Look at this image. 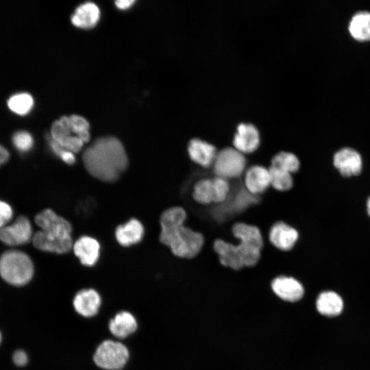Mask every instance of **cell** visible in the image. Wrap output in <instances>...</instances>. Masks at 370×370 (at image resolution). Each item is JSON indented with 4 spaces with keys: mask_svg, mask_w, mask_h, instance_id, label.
I'll use <instances>...</instances> for the list:
<instances>
[{
    "mask_svg": "<svg viewBox=\"0 0 370 370\" xmlns=\"http://www.w3.org/2000/svg\"><path fill=\"white\" fill-rule=\"evenodd\" d=\"M50 137L65 149L73 153L82 149L84 143L72 132L69 116H64L51 125Z\"/></svg>",
    "mask_w": 370,
    "mask_h": 370,
    "instance_id": "ba28073f",
    "label": "cell"
},
{
    "mask_svg": "<svg viewBox=\"0 0 370 370\" xmlns=\"http://www.w3.org/2000/svg\"><path fill=\"white\" fill-rule=\"evenodd\" d=\"M10 153L8 151L0 145V166L3 164L9 159Z\"/></svg>",
    "mask_w": 370,
    "mask_h": 370,
    "instance_id": "836d02e7",
    "label": "cell"
},
{
    "mask_svg": "<svg viewBox=\"0 0 370 370\" xmlns=\"http://www.w3.org/2000/svg\"><path fill=\"white\" fill-rule=\"evenodd\" d=\"M75 255L81 263L87 267H92L97 262L100 255V245L94 238L82 236L73 245Z\"/></svg>",
    "mask_w": 370,
    "mask_h": 370,
    "instance_id": "2e32d148",
    "label": "cell"
},
{
    "mask_svg": "<svg viewBox=\"0 0 370 370\" xmlns=\"http://www.w3.org/2000/svg\"><path fill=\"white\" fill-rule=\"evenodd\" d=\"M34 99L27 92H19L12 95L8 99V107L13 113L25 116L27 114L34 106Z\"/></svg>",
    "mask_w": 370,
    "mask_h": 370,
    "instance_id": "cb8c5ba5",
    "label": "cell"
},
{
    "mask_svg": "<svg viewBox=\"0 0 370 370\" xmlns=\"http://www.w3.org/2000/svg\"><path fill=\"white\" fill-rule=\"evenodd\" d=\"M348 29L350 35L360 42L370 40V12L361 11L351 18Z\"/></svg>",
    "mask_w": 370,
    "mask_h": 370,
    "instance_id": "44dd1931",
    "label": "cell"
},
{
    "mask_svg": "<svg viewBox=\"0 0 370 370\" xmlns=\"http://www.w3.org/2000/svg\"><path fill=\"white\" fill-rule=\"evenodd\" d=\"M48 142L49 147L53 153L60 158L63 162L67 164H73L75 163V153L63 148L58 143L54 141L50 136L48 138Z\"/></svg>",
    "mask_w": 370,
    "mask_h": 370,
    "instance_id": "f546056e",
    "label": "cell"
},
{
    "mask_svg": "<svg viewBox=\"0 0 370 370\" xmlns=\"http://www.w3.org/2000/svg\"><path fill=\"white\" fill-rule=\"evenodd\" d=\"M34 264L30 257L18 250H8L0 256V275L14 286L27 284L34 275Z\"/></svg>",
    "mask_w": 370,
    "mask_h": 370,
    "instance_id": "277c9868",
    "label": "cell"
},
{
    "mask_svg": "<svg viewBox=\"0 0 370 370\" xmlns=\"http://www.w3.org/2000/svg\"><path fill=\"white\" fill-rule=\"evenodd\" d=\"M367 212L369 215L370 216V197L369 198L367 201Z\"/></svg>",
    "mask_w": 370,
    "mask_h": 370,
    "instance_id": "e575fe53",
    "label": "cell"
},
{
    "mask_svg": "<svg viewBox=\"0 0 370 370\" xmlns=\"http://www.w3.org/2000/svg\"><path fill=\"white\" fill-rule=\"evenodd\" d=\"M32 237V226L25 216H19L12 223L0 229V241L8 245H23Z\"/></svg>",
    "mask_w": 370,
    "mask_h": 370,
    "instance_id": "52a82bcc",
    "label": "cell"
},
{
    "mask_svg": "<svg viewBox=\"0 0 370 370\" xmlns=\"http://www.w3.org/2000/svg\"><path fill=\"white\" fill-rule=\"evenodd\" d=\"M145 233L140 221L132 218L125 223L119 225L115 230L117 242L123 247H129L139 243Z\"/></svg>",
    "mask_w": 370,
    "mask_h": 370,
    "instance_id": "ac0fdd59",
    "label": "cell"
},
{
    "mask_svg": "<svg viewBox=\"0 0 370 370\" xmlns=\"http://www.w3.org/2000/svg\"><path fill=\"white\" fill-rule=\"evenodd\" d=\"M270 166L293 173L299 170L300 162L294 153L281 151L271 158Z\"/></svg>",
    "mask_w": 370,
    "mask_h": 370,
    "instance_id": "484cf974",
    "label": "cell"
},
{
    "mask_svg": "<svg viewBox=\"0 0 370 370\" xmlns=\"http://www.w3.org/2000/svg\"><path fill=\"white\" fill-rule=\"evenodd\" d=\"M334 165L343 176L356 175L360 173L362 169V158L358 151L345 147L334 154Z\"/></svg>",
    "mask_w": 370,
    "mask_h": 370,
    "instance_id": "4fadbf2b",
    "label": "cell"
},
{
    "mask_svg": "<svg viewBox=\"0 0 370 370\" xmlns=\"http://www.w3.org/2000/svg\"><path fill=\"white\" fill-rule=\"evenodd\" d=\"M192 197L200 205L207 206L213 203L212 179L204 177L197 181L193 187Z\"/></svg>",
    "mask_w": 370,
    "mask_h": 370,
    "instance_id": "603a6c76",
    "label": "cell"
},
{
    "mask_svg": "<svg viewBox=\"0 0 370 370\" xmlns=\"http://www.w3.org/2000/svg\"><path fill=\"white\" fill-rule=\"evenodd\" d=\"M244 184L246 190L252 195L264 193L271 185L269 169L258 164L251 166L245 173Z\"/></svg>",
    "mask_w": 370,
    "mask_h": 370,
    "instance_id": "5bb4252c",
    "label": "cell"
},
{
    "mask_svg": "<svg viewBox=\"0 0 370 370\" xmlns=\"http://www.w3.org/2000/svg\"><path fill=\"white\" fill-rule=\"evenodd\" d=\"M70 127L75 136L80 138L84 143L90 140L89 123L82 116L73 114L69 116Z\"/></svg>",
    "mask_w": 370,
    "mask_h": 370,
    "instance_id": "4316f807",
    "label": "cell"
},
{
    "mask_svg": "<svg viewBox=\"0 0 370 370\" xmlns=\"http://www.w3.org/2000/svg\"><path fill=\"white\" fill-rule=\"evenodd\" d=\"M160 227L159 240L175 256L193 259L201 252L206 241L201 232L185 224L160 225Z\"/></svg>",
    "mask_w": 370,
    "mask_h": 370,
    "instance_id": "3957f363",
    "label": "cell"
},
{
    "mask_svg": "<svg viewBox=\"0 0 370 370\" xmlns=\"http://www.w3.org/2000/svg\"><path fill=\"white\" fill-rule=\"evenodd\" d=\"M212 179L214 192L213 203L221 204L228 199L231 186L226 179L216 176Z\"/></svg>",
    "mask_w": 370,
    "mask_h": 370,
    "instance_id": "83f0119b",
    "label": "cell"
},
{
    "mask_svg": "<svg viewBox=\"0 0 370 370\" xmlns=\"http://www.w3.org/2000/svg\"><path fill=\"white\" fill-rule=\"evenodd\" d=\"M187 150L190 160L204 168L213 164L218 152L214 145L198 138L189 141Z\"/></svg>",
    "mask_w": 370,
    "mask_h": 370,
    "instance_id": "7c38bea8",
    "label": "cell"
},
{
    "mask_svg": "<svg viewBox=\"0 0 370 370\" xmlns=\"http://www.w3.org/2000/svg\"><path fill=\"white\" fill-rule=\"evenodd\" d=\"M86 171L103 182L116 181L128 166V158L122 143L114 136L96 139L83 152Z\"/></svg>",
    "mask_w": 370,
    "mask_h": 370,
    "instance_id": "6da1fadb",
    "label": "cell"
},
{
    "mask_svg": "<svg viewBox=\"0 0 370 370\" xmlns=\"http://www.w3.org/2000/svg\"><path fill=\"white\" fill-rule=\"evenodd\" d=\"M299 238L296 229L284 221H276L268 232V239L273 247L280 251H288L295 246Z\"/></svg>",
    "mask_w": 370,
    "mask_h": 370,
    "instance_id": "9c48e42d",
    "label": "cell"
},
{
    "mask_svg": "<svg viewBox=\"0 0 370 370\" xmlns=\"http://www.w3.org/2000/svg\"><path fill=\"white\" fill-rule=\"evenodd\" d=\"M12 359L14 363L18 367L25 366L28 362V357L26 352L21 349L14 352Z\"/></svg>",
    "mask_w": 370,
    "mask_h": 370,
    "instance_id": "1f68e13d",
    "label": "cell"
},
{
    "mask_svg": "<svg viewBox=\"0 0 370 370\" xmlns=\"http://www.w3.org/2000/svg\"><path fill=\"white\" fill-rule=\"evenodd\" d=\"M134 3V0H117L115 1L116 7L121 10L130 8Z\"/></svg>",
    "mask_w": 370,
    "mask_h": 370,
    "instance_id": "d6a6232c",
    "label": "cell"
},
{
    "mask_svg": "<svg viewBox=\"0 0 370 370\" xmlns=\"http://www.w3.org/2000/svg\"><path fill=\"white\" fill-rule=\"evenodd\" d=\"M13 211L6 202L0 200V229L5 226L12 217Z\"/></svg>",
    "mask_w": 370,
    "mask_h": 370,
    "instance_id": "4dcf8cb0",
    "label": "cell"
},
{
    "mask_svg": "<svg viewBox=\"0 0 370 370\" xmlns=\"http://www.w3.org/2000/svg\"><path fill=\"white\" fill-rule=\"evenodd\" d=\"M128 358V349L123 344L107 340L98 346L93 359L95 364L102 369L118 370L124 367Z\"/></svg>",
    "mask_w": 370,
    "mask_h": 370,
    "instance_id": "8992f818",
    "label": "cell"
},
{
    "mask_svg": "<svg viewBox=\"0 0 370 370\" xmlns=\"http://www.w3.org/2000/svg\"><path fill=\"white\" fill-rule=\"evenodd\" d=\"M271 288L277 296L287 301H297L304 293L302 284L292 277L281 275L274 278Z\"/></svg>",
    "mask_w": 370,
    "mask_h": 370,
    "instance_id": "9a60e30c",
    "label": "cell"
},
{
    "mask_svg": "<svg viewBox=\"0 0 370 370\" xmlns=\"http://www.w3.org/2000/svg\"><path fill=\"white\" fill-rule=\"evenodd\" d=\"M99 17L100 11L97 5L92 2H86L77 8L71 20L77 27L89 29L96 25Z\"/></svg>",
    "mask_w": 370,
    "mask_h": 370,
    "instance_id": "d6986e66",
    "label": "cell"
},
{
    "mask_svg": "<svg viewBox=\"0 0 370 370\" xmlns=\"http://www.w3.org/2000/svg\"><path fill=\"white\" fill-rule=\"evenodd\" d=\"M270 184L272 188L278 192H286L291 190L293 186V178L291 173L269 166Z\"/></svg>",
    "mask_w": 370,
    "mask_h": 370,
    "instance_id": "d4e9b609",
    "label": "cell"
},
{
    "mask_svg": "<svg viewBox=\"0 0 370 370\" xmlns=\"http://www.w3.org/2000/svg\"><path fill=\"white\" fill-rule=\"evenodd\" d=\"M260 133L251 123H242L237 126L233 139L234 147L243 153L254 152L259 147Z\"/></svg>",
    "mask_w": 370,
    "mask_h": 370,
    "instance_id": "30bf717a",
    "label": "cell"
},
{
    "mask_svg": "<svg viewBox=\"0 0 370 370\" xmlns=\"http://www.w3.org/2000/svg\"><path fill=\"white\" fill-rule=\"evenodd\" d=\"M34 221L40 229L32 239L36 248L58 254L73 249L72 226L69 221L47 208L38 213Z\"/></svg>",
    "mask_w": 370,
    "mask_h": 370,
    "instance_id": "7a4b0ae2",
    "label": "cell"
},
{
    "mask_svg": "<svg viewBox=\"0 0 370 370\" xmlns=\"http://www.w3.org/2000/svg\"><path fill=\"white\" fill-rule=\"evenodd\" d=\"M212 248L222 266L235 271L241 270L244 267L236 245L221 238H216L213 241Z\"/></svg>",
    "mask_w": 370,
    "mask_h": 370,
    "instance_id": "8fae6325",
    "label": "cell"
},
{
    "mask_svg": "<svg viewBox=\"0 0 370 370\" xmlns=\"http://www.w3.org/2000/svg\"><path fill=\"white\" fill-rule=\"evenodd\" d=\"M137 328L135 317L129 312L117 313L109 322V329L118 338H125L133 333Z\"/></svg>",
    "mask_w": 370,
    "mask_h": 370,
    "instance_id": "ffe728a7",
    "label": "cell"
},
{
    "mask_svg": "<svg viewBox=\"0 0 370 370\" xmlns=\"http://www.w3.org/2000/svg\"><path fill=\"white\" fill-rule=\"evenodd\" d=\"M247 159L234 147H225L217 152L213 163L216 177L224 179L237 178L244 172Z\"/></svg>",
    "mask_w": 370,
    "mask_h": 370,
    "instance_id": "5b68a950",
    "label": "cell"
},
{
    "mask_svg": "<svg viewBox=\"0 0 370 370\" xmlns=\"http://www.w3.org/2000/svg\"><path fill=\"white\" fill-rule=\"evenodd\" d=\"M100 305V295L95 290L91 288L79 291L73 299L75 310L86 317L95 315Z\"/></svg>",
    "mask_w": 370,
    "mask_h": 370,
    "instance_id": "e0dca14e",
    "label": "cell"
},
{
    "mask_svg": "<svg viewBox=\"0 0 370 370\" xmlns=\"http://www.w3.org/2000/svg\"><path fill=\"white\" fill-rule=\"evenodd\" d=\"M15 148L21 152L29 151L34 145V138L31 134L25 130L16 132L12 138Z\"/></svg>",
    "mask_w": 370,
    "mask_h": 370,
    "instance_id": "f1b7e54d",
    "label": "cell"
},
{
    "mask_svg": "<svg viewBox=\"0 0 370 370\" xmlns=\"http://www.w3.org/2000/svg\"><path fill=\"white\" fill-rule=\"evenodd\" d=\"M1 338H2V337H1V332H0V343H1Z\"/></svg>",
    "mask_w": 370,
    "mask_h": 370,
    "instance_id": "d590c367",
    "label": "cell"
},
{
    "mask_svg": "<svg viewBox=\"0 0 370 370\" xmlns=\"http://www.w3.org/2000/svg\"><path fill=\"white\" fill-rule=\"evenodd\" d=\"M317 310L322 314L334 317L339 314L343 307L341 297L333 291L321 293L317 300Z\"/></svg>",
    "mask_w": 370,
    "mask_h": 370,
    "instance_id": "7402d4cb",
    "label": "cell"
}]
</instances>
